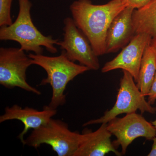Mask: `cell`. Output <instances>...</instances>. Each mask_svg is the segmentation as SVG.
Masks as SVG:
<instances>
[{"label": "cell", "mask_w": 156, "mask_h": 156, "mask_svg": "<svg viewBox=\"0 0 156 156\" xmlns=\"http://www.w3.org/2000/svg\"><path fill=\"white\" fill-rule=\"evenodd\" d=\"M127 7L123 0H111L104 5H95L91 0H76L70 11L75 23L87 37L98 56L106 54L105 41L110 25Z\"/></svg>", "instance_id": "1"}, {"label": "cell", "mask_w": 156, "mask_h": 156, "mask_svg": "<svg viewBox=\"0 0 156 156\" xmlns=\"http://www.w3.org/2000/svg\"><path fill=\"white\" fill-rule=\"evenodd\" d=\"M28 56L31 58L33 64L39 66L47 73V77L42 80L40 86L49 84L52 87V97L47 106L53 109H57L66 102L64 92L68 84L77 76L90 70L87 66L69 60L63 50L58 56L34 53H30Z\"/></svg>", "instance_id": "2"}, {"label": "cell", "mask_w": 156, "mask_h": 156, "mask_svg": "<svg viewBox=\"0 0 156 156\" xmlns=\"http://www.w3.org/2000/svg\"><path fill=\"white\" fill-rule=\"evenodd\" d=\"M19 12L17 19L11 25L0 29L1 41H12L17 42L21 50L42 54L43 47L50 53L58 52L55 45L59 40L51 36L44 35L34 24L31 17L32 4L30 0H18Z\"/></svg>", "instance_id": "3"}, {"label": "cell", "mask_w": 156, "mask_h": 156, "mask_svg": "<svg viewBox=\"0 0 156 156\" xmlns=\"http://www.w3.org/2000/svg\"><path fill=\"white\" fill-rule=\"evenodd\" d=\"M85 138V134L70 130L61 120L52 118L48 123L34 129L23 145L37 149L42 144L51 146L58 156H74Z\"/></svg>", "instance_id": "4"}, {"label": "cell", "mask_w": 156, "mask_h": 156, "mask_svg": "<svg viewBox=\"0 0 156 156\" xmlns=\"http://www.w3.org/2000/svg\"><path fill=\"white\" fill-rule=\"evenodd\" d=\"M119 89L116 101L111 109L106 111L103 115L96 119L90 120L84 123L83 126L107 123L110 120L122 114L136 112L139 110L141 113L147 112L154 114L156 107L152 106L145 99L134 81L133 77L126 71H123Z\"/></svg>", "instance_id": "5"}, {"label": "cell", "mask_w": 156, "mask_h": 156, "mask_svg": "<svg viewBox=\"0 0 156 156\" xmlns=\"http://www.w3.org/2000/svg\"><path fill=\"white\" fill-rule=\"evenodd\" d=\"M31 58L20 48H0V84L8 89L18 87L37 95L41 91L27 83L26 72Z\"/></svg>", "instance_id": "6"}, {"label": "cell", "mask_w": 156, "mask_h": 156, "mask_svg": "<svg viewBox=\"0 0 156 156\" xmlns=\"http://www.w3.org/2000/svg\"><path fill=\"white\" fill-rule=\"evenodd\" d=\"M107 128L116 138L113 142L115 147L121 146L123 155L136 138L144 137L151 140L156 136V130L152 123L136 112L127 114L122 118L115 117L107 123Z\"/></svg>", "instance_id": "7"}, {"label": "cell", "mask_w": 156, "mask_h": 156, "mask_svg": "<svg viewBox=\"0 0 156 156\" xmlns=\"http://www.w3.org/2000/svg\"><path fill=\"white\" fill-rule=\"evenodd\" d=\"M63 38L58 46L71 61H77L90 70H98L100 67L98 56L95 54L87 37L76 26L72 18H65Z\"/></svg>", "instance_id": "8"}, {"label": "cell", "mask_w": 156, "mask_h": 156, "mask_svg": "<svg viewBox=\"0 0 156 156\" xmlns=\"http://www.w3.org/2000/svg\"><path fill=\"white\" fill-rule=\"evenodd\" d=\"M152 37L146 34H137L131 41L122 48L120 53L101 68V72L106 73L118 69L126 71L137 83L140 67L146 48L150 44Z\"/></svg>", "instance_id": "9"}, {"label": "cell", "mask_w": 156, "mask_h": 156, "mask_svg": "<svg viewBox=\"0 0 156 156\" xmlns=\"http://www.w3.org/2000/svg\"><path fill=\"white\" fill-rule=\"evenodd\" d=\"M57 109L44 106L42 110L26 107L23 108L17 105L6 107L5 112L0 116V123L9 120H17L24 125V128L18 137L23 144L24 135L30 129H35L48 123L57 113Z\"/></svg>", "instance_id": "10"}, {"label": "cell", "mask_w": 156, "mask_h": 156, "mask_svg": "<svg viewBox=\"0 0 156 156\" xmlns=\"http://www.w3.org/2000/svg\"><path fill=\"white\" fill-rule=\"evenodd\" d=\"M134 9L127 7L113 20L107 32L106 54L115 53L128 44L135 35L132 21Z\"/></svg>", "instance_id": "11"}, {"label": "cell", "mask_w": 156, "mask_h": 156, "mask_svg": "<svg viewBox=\"0 0 156 156\" xmlns=\"http://www.w3.org/2000/svg\"><path fill=\"white\" fill-rule=\"evenodd\" d=\"M85 138L74 156H104L110 152L122 156L111 141L112 134L107 128V123L101 124L95 131L85 132Z\"/></svg>", "instance_id": "12"}, {"label": "cell", "mask_w": 156, "mask_h": 156, "mask_svg": "<svg viewBox=\"0 0 156 156\" xmlns=\"http://www.w3.org/2000/svg\"><path fill=\"white\" fill-rule=\"evenodd\" d=\"M132 21L135 35L144 34L153 37L156 35V0L134 9Z\"/></svg>", "instance_id": "13"}, {"label": "cell", "mask_w": 156, "mask_h": 156, "mask_svg": "<svg viewBox=\"0 0 156 156\" xmlns=\"http://www.w3.org/2000/svg\"><path fill=\"white\" fill-rule=\"evenodd\" d=\"M156 73V51L150 43L144 53L136 83L144 96H147Z\"/></svg>", "instance_id": "14"}, {"label": "cell", "mask_w": 156, "mask_h": 156, "mask_svg": "<svg viewBox=\"0 0 156 156\" xmlns=\"http://www.w3.org/2000/svg\"><path fill=\"white\" fill-rule=\"evenodd\" d=\"M13 0H0V27L11 25V11Z\"/></svg>", "instance_id": "15"}, {"label": "cell", "mask_w": 156, "mask_h": 156, "mask_svg": "<svg viewBox=\"0 0 156 156\" xmlns=\"http://www.w3.org/2000/svg\"><path fill=\"white\" fill-rule=\"evenodd\" d=\"M151 0H123L127 7L134 9H138L145 5Z\"/></svg>", "instance_id": "16"}, {"label": "cell", "mask_w": 156, "mask_h": 156, "mask_svg": "<svg viewBox=\"0 0 156 156\" xmlns=\"http://www.w3.org/2000/svg\"><path fill=\"white\" fill-rule=\"evenodd\" d=\"M147 96L149 103L153 105L156 100V73Z\"/></svg>", "instance_id": "17"}, {"label": "cell", "mask_w": 156, "mask_h": 156, "mask_svg": "<svg viewBox=\"0 0 156 156\" xmlns=\"http://www.w3.org/2000/svg\"><path fill=\"white\" fill-rule=\"evenodd\" d=\"M153 140V143L151 149L147 155L148 156H156V136L154 137Z\"/></svg>", "instance_id": "18"}, {"label": "cell", "mask_w": 156, "mask_h": 156, "mask_svg": "<svg viewBox=\"0 0 156 156\" xmlns=\"http://www.w3.org/2000/svg\"><path fill=\"white\" fill-rule=\"evenodd\" d=\"M151 44L155 48L156 51V35L152 38L151 41Z\"/></svg>", "instance_id": "19"}, {"label": "cell", "mask_w": 156, "mask_h": 156, "mask_svg": "<svg viewBox=\"0 0 156 156\" xmlns=\"http://www.w3.org/2000/svg\"><path fill=\"white\" fill-rule=\"evenodd\" d=\"M152 124L153 125L154 127L155 128L156 130V119L155 120H154V121H153L151 122Z\"/></svg>", "instance_id": "20"}]
</instances>
